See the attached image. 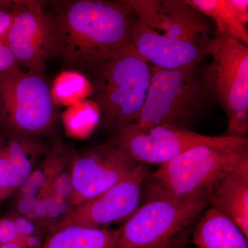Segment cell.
I'll return each mask as SVG.
<instances>
[{"label":"cell","instance_id":"11","mask_svg":"<svg viewBox=\"0 0 248 248\" xmlns=\"http://www.w3.org/2000/svg\"><path fill=\"white\" fill-rule=\"evenodd\" d=\"M148 175L147 165L139 164L105 192L75 207L55 231L71 225L101 228L126 221L139 208L142 186Z\"/></svg>","mask_w":248,"mask_h":248},{"label":"cell","instance_id":"13","mask_svg":"<svg viewBox=\"0 0 248 248\" xmlns=\"http://www.w3.org/2000/svg\"><path fill=\"white\" fill-rule=\"evenodd\" d=\"M132 43L142 58L153 66L177 69L200 64L207 55L208 42L196 43L170 38L136 19L132 29Z\"/></svg>","mask_w":248,"mask_h":248},{"label":"cell","instance_id":"33","mask_svg":"<svg viewBox=\"0 0 248 248\" xmlns=\"http://www.w3.org/2000/svg\"><path fill=\"white\" fill-rule=\"evenodd\" d=\"M0 248H26L23 246L20 241H16V242L8 243L0 245Z\"/></svg>","mask_w":248,"mask_h":248},{"label":"cell","instance_id":"31","mask_svg":"<svg viewBox=\"0 0 248 248\" xmlns=\"http://www.w3.org/2000/svg\"><path fill=\"white\" fill-rule=\"evenodd\" d=\"M240 22L246 25L248 22V0H228Z\"/></svg>","mask_w":248,"mask_h":248},{"label":"cell","instance_id":"17","mask_svg":"<svg viewBox=\"0 0 248 248\" xmlns=\"http://www.w3.org/2000/svg\"><path fill=\"white\" fill-rule=\"evenodd\" d=\"M116 231L71 225L52 233L41 248H115Z\"/></svg>","mask_w":248,"mask_h":248},{"label":"cell","instance_id":"27","mask_svg":"<svg viewBox=\"0 0 248 248\" xmlns=\"http://www.w3.org/2000/svg\"><path fill=\"white\" fill-rule=\"evenodd\" d=\"M21 239L14 218L10 216L0 219V245L16 242Z\"/></svg>","mask_w":248,"mask_h":248},{"label":"cell","instance_id":"3","mask_svg":"<svg viewBox=\"0 0 248 248\" xmlns=\"http://www.w3.org/2000/svg\"><path fill=\"white\" fill-rule=\"evenodd\" d=\"M210 99L213 97L200 64L177 69L152 65L149 89L136 123L190 130Z\"/></svg>","mask_w":248,"mask_h":248},{"label":"cell","instance_id":"9","mask_svg":"<svg viewBox=\"0 0 248 248\" xmlns=\"http://www.w3.org/2000/svg\"><path fill=\"white\" fill-rule=\"evenodd\" d=\"M44 5L36 0L11 1L14 18L4 38L23 71L41 75L49 59L56 56L53 15Z\"/></svg>","mask_w":248,"mask_h":248},{"label":"cell","instance_id":"8","mask_svg":"<svg viewBox=\"0 0 248 248\" xmlns=\"http://www.w3.org/2000/svg\"><path fill=\"white\" fill-rule=\"evenodd\" d=\"M139 164H166L195 147L209 145L248 149V138L207 136L168 125L141 126L134 123L114 132L109 142Z\"/></svg>","mask_w":248,"mask_h":248},{"label":"cell","instance_id":"23","mask_svg":"<svg viewBox=\"0 0 248 248\" xmlns=\"http://www.w3.org/2000/svg\"><path fill=\"white\" fill-rule=\"evenodd\" d=\"M11 186V166L6 136L0 133V201L12 195Z\"/></svg>","mask_w":248,"mask_h":248},{"label":"cell","instance_id":"28","mask_svg":"<svg viewBox=\"0 0 248 248\" xmlns=\"http://www.w3.org/2000/svg\"><path fill=\"white\" fill-rule=\"evenodd\" d=\"M40 192L16 197L14 204V213L20 216L27 217L33 211Z\"/></svg>","mask_w":248,"mask_h":248},{"label":"cell","instance_id":"24","mask_svg":"<svg viewBox=\"0 0 248 248\" xmlns=\"http://www.w3.org/2000/svg\"><path fill=\"white\" fill-rule=\"evenodd\" d=\"M50 189L54 195L71 202L74 188L70 164L54 178L50 184Z\"/></svg>","mask_w":248,"mask_h":248},{"label":"cell","instance_id":"19","mask_svg":"<svg viewBox=\"0 0 248 248\" xmlns=\"http://www.w3.org/2000/svg\"><path fill=\"white\" fill-rule=\"evenodd\" d=\"M71 152L60 143L52 146L42 162L19 187L17 197L40 192L50 185L57 174L70 164Z\"/></svg>","mask_w":248,"mask_h":248},{"label":"cell","instance_id":"1","mask_svg":"<svg viewBox=\"0 0 248 248\" xmlns=\"http://www.w3.org/2000/svg\"><path fill=\"white\" fill-rule=\"evenodd\" d=\"M53 17L56 56L93 71L132 44L136 21L124 1L101 0L60 1Z\"/></svg>","mask_w":248,"mask_h":248},{"label":"cell","instance_id":"21","mask_svg":"<svg viewBox=\"0 0 248 248\" xmlns=\"http://www.w3.org/2000/svg\"><path fill=\"white\" fill-rule=\"evenodd\" d=\"M61 119L68 133L85 137L100 122L101 110L92 99H84L67 107Z\"/></svg>","mask_w":248,"mask_h":248},{"label":"cell","instance_id":"15","mask_svg":"<svg viewBox=\"0 0 248 248\" xmlns=\"http://www.w3.org/2000/svg\"><path fill=\"white\" fill-rule=\"evenodd\" d=\"M197 248H248V239L239 227L216 209H208L192 234Z\"/></svg>","mask_w":248,"mask_h":248},{"label":"cell","instance_id":"14","mask_svg":"<svg viewBox=\"0 0 248 248\" xmlns=\"http://www.w3.org/2000/svg\"><path fill=\"white\" fill-rule=\"evenodd\" d=\"M208 205L234 222L248 239V169L222 177L210 192Z\"/></svg>","mask_w":248,"mask_h":248},{"label":"cell","instance_id":"32","mask_svg":"<svg viewBox=\"0 0 248 248\" xmlns=\"http://www.w3.org/2000/svg\"><path fill=\"white\" fill-rule=\"evenodd\" d=\"M19 241L26 248H41L43 245L41 235H31L22 237Z\"/></svg>","mask_w":248,"mask_h":248},{"label":"cell","instance_id":"2","mask_svg":"<svg viewBox=\"0 0 248 248\" xmlns=\"http://www.w3.org/2000/svg\"><path fill=\"white\" fill-rule=\"evenodd\" d=\"M92 99L101 110V125L108 131L136 123L144 105L151 66L133 43L94 71Z\"/></svg>","mask_w":248,"mask_h":248},{"label":"cell","instance_id":"22","mask_svg":"<svg viewBox=\"0 0 248 248\" xmlns=\"http://www.w3.org/2000/svg\"><path fill=\"white\" fill-rule=\"evenodd\" d=\"M47 200L48 220L50 223L49 231L53 233L71 213L75 207L70 201L54 195L50 189V186L47 196Z\"/></svg>","mask_w":248,"mask_h":248},{"label":"cell","instance_id":"34","mask_svg":"<svg viewBox=\"0 0 248 248\" xmlns=\"http://www.w3.org/2000/svg\"><path fill=\"white\" fill-rule=\"evenodd\" d=\"M0 202H1V201H0Z\"/></svg>","mask_w":248,"mask_h":248},{"label":"cell","instance_id":"18","mask_svg":"<svg viewBox=\"0 0 248 248\" xmlns=\"http://www.w3.org/2000/svg\"><path fill=\"white\" fill-rule=\"evenodd\" d=\"M194 9L208 16L216 25V31L248 45L246 25L240 22L228 0H186Z\"/></svg>","mask_w":248,"mask_h":248},{"label":"cell","instance_id":"12","mask_svg":"<svg viewBox=\"0 0 248 248\" xmlns=\"http://www.w3.org/2000/svg\"><path fill=\"white\" fill-rule=\"evenodd\" d=\"M139 21L161 35L176 39L208 43L211 26L203 15L186 0H124Z\"/></svg>","mask_w":248,"mask_h":248},{"label":"cell","instance_id":"7","mask_svg":"<svg viewBox=\"0 0 248 248\" xmlns=\"http://www.w3.org/2000/svg\"><path fill=\"white\" fill-rule=\"evenodd\" d=\"M206 54L213 58L203 66L213 99L227 117L228 135L247 138L248 132V47L239 40L215 32Z\"/></svg>","mask_w":248,"mask_h":248},{"label":"cell","instance_id":"4","mask_svg":"<svg viewBox=\"0 0 248 248\" xmlns=\"http://www.w3.org/2000/svg\"><path fill=\"white\" fill-rule=\"evenodd\" d=\"M148 198L116 230L115 248H176L208 204L150 187Z\"/></svg>","mask_w":248,"mask_h":248},{"label":"cell","instance_id":"26","mask_svg":"<svg viewBox=\"0 0 248 248\" xmlns=\"http://www.w3.org/2000/svg\"><path fill=\"white\" fill-rule=\"evenodd\" d=\"M21 68L16 55L7 44L0 38V76Z\"/></svg>","mask_w":248,"mask_h":248},{"label":"cell","instance_id":"25","mask_svg":"<svg viewBox=\"0 0 248 248\" xmlns=\"http://www.w3.org/2000/svg\"><path fill=\"white\" fill-rule=\"evenodd\" d=\"M50 186V184L41 190L33 211L27 217L28 218L42 228L44 231H48L50 230V223L48 220L47 196H48Z\"/></svg>","mask_w":248,"mask_h":248},{"label":"cell","instance_id":"29","mask_svg":"<svg viewBox=\"0 0 248 248\" xmlns=\"http://www.w3.org/2000/svg\"><path fill=\"white\" fill-rule=\"evenodd\" d=\"M11 217L14 218L21 238L31 235H41L44 231L42 228L37 226L27 217L20 216L14 213V215H11Z\"/></svg>","mask_w":248,"mask_h":248},{"label":"cell","instance_id":"30","mask_svg":"<svg viewBox=\"0 0 248 248\" xmlns=\"http://www.w3.org/2000/svg\"><path fill=\"white\" fill-rule=\"evenodd\" d=\"M13 18L11 1H0V38L4 40L11 27Z\"/></svg>","mask_w":248,"mask_h":248},{"label":"cell","instance_id":"5","mask_svg":"<svg viewBox=\"0 0 248 248\" xmlns=\"http://www.w3.org/2000/svg\"><path fill=\"white\" fill-rule=\"evenodd\" d=\"M248 169V149L204 145L161 165L150 187L179 199L204 202L217 183L229 173Z\"/></svg>","mask_w":248,"mask_h":248},{"label":"cell","instance_id":"10","mask_svg":"<svg viewBox=\"0 0 248 248\" xmlns=\"http://www.w3.org/2000/svg\"><path fill=\"white\" fill-rule=\"evenodd\" d=\"M139 164L125 152L109 143L72 151L70 168L74 188L71 201L73 206L105 192Z\"/></svg>","mask_w":248,"mask_h":248},{"label":"cell","instance_id":"20","mask_svg":"<svg viewBox=\"0 0 248 248\" xmlns=\"http://www.w3.org/2000/svg\"><path fill=\"white\" fill-rule=\"evenodd\" d=\"M52 98L57 107H68L75 103L92 97V82L76 71H62L50 86Z\"/></svg>","mask_w":248,"mask_h":248},{"label":"cell","instance_id":"16","mask_svg":"<svg viewBox=\"0 0 248 248\" xmlns=\"http://www.w3.org/2000/svg\"><path fill=\"white\" fill-rule=\"evenodd\" d=\"M5 136L11 166V191L14 194L42 162L51 146L43 139L21 135Z\"/></svg>","mask_w":248,"mask_h":248},{"label":"cell","instance_id":"6","mask_svg":"<svg viewBox=\"0 0 248 248\" xmlns=\"http://www.w3.org/2000/svg\"><path fill=\"white\" fill-rule=\"evenodd\" d=\"M58 121V107L43 75L19 68L0 76V133L52 138Z\"/></svg>","mask_w":248,"mask_h":248}]
</instances>
